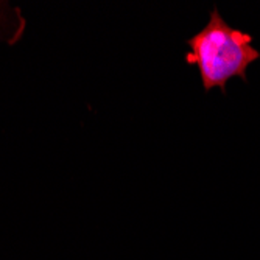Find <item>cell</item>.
Here are the masks:
<instances>
[{
  "label": "cell",
  "instance_id": "6da1fadb",
  "mask_svg": "<svg viewBox=\"0 0 260 260\" xmlns=\"http://www.w3.org/2000/svg\"><path fill=\"white\" fill-rule=\"evenodd\" d=\"M252 41V35L229 25L218 7H214L206 25L185 41L188 52L184 61L198 69L204 92L218 87L226 95L228 83L232 78L248 83L249 66L260 59Z\"/></svg>",
  "mask_w": 260,
  "mask_h": 260
},
{
  "label": "cell",
  "instance_id": "7a4b0ae2",
  "mask_svg": "<svg viewBox=\"0 0 260 260\" xmlns=\"http://www.w3.org/2000/svg\"><path fill=\"white\" fill-rule=\"evenodd\" d=\"M25 20L22 19L17 8L0 2V42L14 44L23 33Z\"/></svg>",
  "mask_w": 260,
  "mask_h": 260
}]
</instances>
